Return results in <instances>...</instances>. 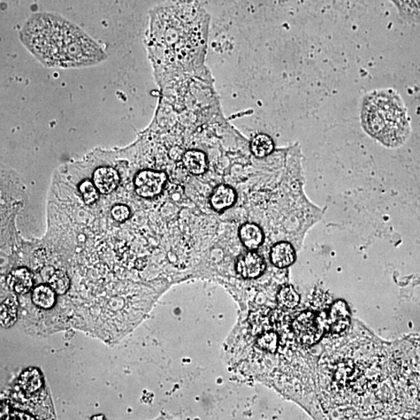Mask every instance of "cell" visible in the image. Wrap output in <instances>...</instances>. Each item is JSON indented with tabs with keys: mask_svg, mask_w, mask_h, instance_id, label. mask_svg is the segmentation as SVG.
I'll list each match as a JSON object with an SVG mask.
<instances>
[{
	"mask_svg": "<svg viewBox=\"0 0 420 420\" xmlns=\"http://www.w3.org/2000/svg\"><path fill=\"white\" fill-rule=\"evenodd\" d=\"M20 40L30 54L47 67H90L109 58L101 45L83 30L54 13L32 15L21 28Z\"/></svg>",
	"mask_w": 420,
	"mask_h": 420,
	"instance_id": "6da1fadb",
	"label": "cell"
},
{
	"mask_svg": "<svg viewBox=\"0 0 420 420\" xmlns=\"http://www.w3.org/2000/svg\"><path fill=\"white\" fill-rule=\"evenodd\" d=\"M361 121L366 133L387 148L401 147L411 133L407 107L393 89L376 90L365 95Z\"/></svg>",
	"mask_w": 420,
	"mask_h": 420,
	"instance_id": "7a4b0ae2",
	"label": "cell"
},
{
	"mask_svg": "<svg viewBox=\"0 0 420 420\" xmlns=\"http://www.w3.org/2000/svg\"><path fill=\"white\" fill-rule=\"evenodd\" d=\"M292 328L296 340L305 346L316 344L323 333L317 316L308 311L301 313L294 320Z\"/></svg>",
	"mask_w": 420,
	"mask_h": 420,
	"instance_id": "3957f363",
	"label": "cell"
},
{
	"mask_svg": "<svg viewBox=\"0 0 420 420\" xmlns=\"http://www.w3.org/2000/svg\"><path fill=\"white\" fill-rule=\"evenodd\" d=\"M167 174L155 171H143L136 174L135 188L137 194L143 198H152L162 192Z\"/></svg>",
	"mask_w": 420,
	"mask_h": 420,
	"instance_id": "277c9868",
	"label": "cell"
},
{
	"mask_svg": "<svg viewBox=\"0 0 420 420\" xmlns=\"http://www.w3.org/2000/svg\"><path fill=\"white\" fill-rule=\"evenodd\" d=\"M236 270L244 278L255 279L263 273L265 263L264 259L256 252L248 251L238 258Z\"/></svg>",
	"mask_w": 420,
	"mask_h": 420,
	"instance_id": "5b68a950",
	"label": "cell"
},
{
	"mask_svg": "<svg viewBox=\"0 0 420 420\" xmlns=\"http://www.w3.org/2000/svg\"><path fill=\"white\" fill-rule=\"evenodd\" d=\"M119 183V174L112 167L98 168L94 174V184L101 193H111L117 188Z\"/></svg>",
	"mask_w": 420,
	"mask_h": 420,
	"instance_id": "8992f818",
	"label": "cell"
},
{
	"mask_svg": "<svg viewBox=\"0 0 420 420\" xmlns=\"http://www.w3.org/2000/svg\"><path fill=\"white\" fill-rule=\"evenodd\" d=\"M7 284L13 292L25 294L33 287V275L26 268L15 270L10 273L8 279H7Z\"/></svg>",
	"mask_w": 420,
	"mask_h": 420,
	"instance_id": "52a82bcc",
	"label": "cell"
},
{
	"mask_svg": "<svg viewBox=\"0 0 420 420\" xmlns=\"http://www.w3.org/2000/svg\"><path fill=\"white\" fill-rule=\"evenodd\" d=\"M296 258L294 247L288 242H279L272 248L271 262L278 268H287L292 265Z\"/></svg>",
	"mask_w": 420,
	"mask_h": 420,
	"instance_id": "ba28073f",
	"label": "cell"
},
{
	"mask_svg": "<svg viewBox=\"0 0 420 420\" xmlns=\"http://www.w3.org/2000/svg\"><path fill=\"white\" fill-rule=\"evenodd\" d=\"M236 193L231 186L221 185L217 187L210 198L212 208L216 211H224L235 203Z\"/></svg>",
	"mask_w": 420,
	"mask_h": 420,
	"instance_id": "9c48e42d",
	"label": "cell"
},
{
	"mask_svg": "<svg viewBox=\"0 0 420 420\" xmlns=\"http://www.w3.org/2000/svg\"><path fill=\"white\" fill-rule=\"evenodd\" d=\"M239 236L244 246L250 250H254L262 246L264 234L260 227L255 224L247 223L241 226Z\"/></svg>",
	"mask_w": 420,
	"mask_h": 420,
	"instance_id": "30bf717a",
	"label": "cell"
},
{
	"mask_svg": "<svg viewBox=\"0 0 420 420\" xmlns=\"http://www.w3.org/2000/svg\"><path fill=\"white\" fill-rule=\"evenodd\" d=\"M183 164L187 171L195 175H200L208 169V158L203 152L189 150L183 156Z\"/></svg>",
	"mask_w": 420,
	"mask_h": 420,
	"instance_id": "8fae6325",
	"label": "cell"
},
{
	"mask_svg": "<svg viewBox=\"0 0 420 420\" xmlns=\"http://www.w3.org/2000/svg\"><path fill=\"white\" fill-rule=\"evenodd\" d=\"M19 385L23 391L30 395L40 391L43 385L41 372L34 368L25 370L21 373Z\"/></svg>",
	"mask_w": 420,
	"mask_h": 420,
	"instance_id": "7c38bea8",
	"label": "cell"
},
{
	"mask_svg": "<svg viewBox=\"0 0 420 420\" xmlns=\"http://www.w3.org/2000/svg\"><path fill=\"white\" fill-rule=\"evenodd\" d=\"M331 327L332 333H340L346 330L349 323V313L343 302H337L334 304L330 313Z\"/></svg>",
	"mask_w": 420,
	"mask_h": 420,
	"instance_id": "4fadbf2b",
	"label": "cell"
},
{
	"mask_svg": "<svg viewBox=\"0 0 420 420\" xmlns=\"http://www.w3.org/2000/svg\"><path fill=\"white\" fill-rule=\"evenodd\" d=\"M32 301L37 307L50 309L56 304V292L50 286L40 285L34 289Z\"/></svg>",
	"mask_w": 420,
	"mask_h": 420,
	"instance_id": "5bb4252c",
	"label": "cell"
},
{
	"mask_svg": "<svg viewBox=\"0 0 420 420\" xmlns=\"http://www.w3.org/2000/svg\"><path fill=\"white\" fill-rule=\"evenodd\" d=\"M18 320V304L13 297H8L1 304L0 309V323L5 328H9Z\"/></svg>",
	"mask_w": 420,
	"mask_h": 420,
	"instance_id": "9a60e30c",
	"label": "cell"
},
{
	"mask_svg": "<svg viewBox=\"0 0 420 420\" xmlns=\"http://www.w3.org/2000/svg\"><path fill=\"white\" fill-rule=\"evenodd\" d=\"M252 154L257 157H265L274 150V143L268 135L259 134L254 137L251 143Z\"/></svg>",
	"mask_w": 420,
	"mask_h": 420,
	"instance_id": "2e32d148",
	"label": "cell"
},
{
	"mask_svg": "<svg viewBox=\"0 0 420 420\" xmlns=\"http://www.w3.org/2000/svg\"><path fill=\"white\" fill-rule=\"evenodd\" d=\"M277 301L281 306L288 309H294L299 306L300 295L292 286L282 287L277 294Z\"/></svg>",
	"mask_w": 420,
	"mask_h": 420,
	"instance_id": "e0dca14e",
	"label": "cell"
},
{
	"mask_svg": "<svg viewBox=\"0 0 420 420\" xmlns=\"http://www.w3.org/2000/svg\"><path fill=\"white\" fill-rule=\"evenodd\" d=\"M49 286L58 294H64L71 286V280L67 274L62 270H57L52 275L49 279Z\"/></svg>",
	"mask_w": 420,
	"mask_h": 420,
	"instance_id": "ac0fdd59",
	"label": "cell"
},
{
	"mask_svg": "<svg viewBox=\"0 0 420 420\" xmlns=\"http://www.w3.org/2000/svg\"><path fill=\"white\" fill-rule=\"evenodd\" d=\"M279 338L277 334L270 332L259 336L258 345L267 352L275 353L278 348Z\"/></svg>",
	"mask_w": 420,
	"mask_h": 420,
	"instance_id": "d6986e66",
	"label": "cell"
},
{
	"mask_svg": "<svg viewBox=\"0 0 420 420\" xmlns=\"http://www.w3.org/2000/svg\"><path fill=\"white\" fill-rule=\"evenodd\" d=\"M80 190L83 201L87 205L93 204L98 200L99 191L92 182L90 181L82 182L80 186Z\"/></svg>",
	"mask_w": 420,
	"mask_h": 420,
	"instance_id": "ffe728a7",
	"label": "cell"
},
{
	"mask_svg": "<svg viewBox=\"0 0 420 420\" xmlns=\"http://www.w3.org/2000/svg\"><path fill=\"white\" fill-rule=\"evenodd\" d=\"M112 215L119 222H124L131 216V210L125 205H116L112 210Z\"/></svg>",
	"mask_w": 420,
	"mask_h": 420,
	"instance_id": "44dd1931",
	"label": "cell"
},
{
	"mask_svg": "<svg viewBox=\"0 0 420 420\" xmlns=\"http://www.w3.org/2000/svg\"><path fill=\"white\" fill-rule=\"evenodd\" d=\"M12 419H34L32 416L24 414V412H14L11 415Z\"/></svg>",
	"mask_w": 420,
	"mask_h": 420,
	"instance_id": "7402d4cb",
	"label": "cell"
},
{
	"mask_svg": "<svg viewBox=\"0 0 420 420\" xmlns=\"http://www.w3.org/2000/svg\"><path fill=\"white\" fill-rule=\"evenodd\" d=\"M91 419H105L103 415H97L91 418Z\"/></svg>",
	"mask_w": 420,
	"mask_h": 420,
	"instance_id": "603a6c76",
	"label": "cell"
}]
</instances>
